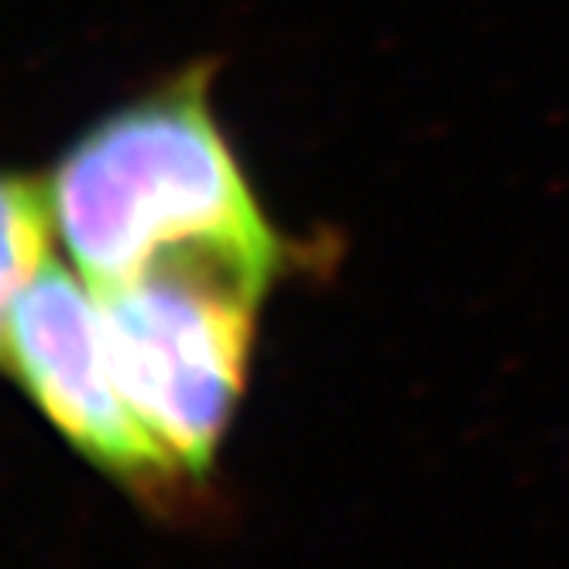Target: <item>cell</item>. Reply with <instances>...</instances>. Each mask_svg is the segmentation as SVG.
Here are the masks:
<instances>
[{
  "mask_svg": "<svg viewBox=\"0 0 569 569\" xmlns=\"http://www.w3.org/2000/svg\"><path fill=\"white\" fill-rule=\"evenodd\" d=\"M46 189L56 237L93 289L166 268L264 281L281 268L278 230L217 124L207 69L103 117Z\"/></svg>",
  "mask_w": 569,
  "mask_h": 569,
  "instance_id": "cell-1",
  "label": "cell"
},
{
  "mask_svg": "<svg viewBox=\"0 0 569 569\" xmlns=\"http://www.w3.org/2000/svg\"><path fill=\"white\" fill-rule=\"evenodd\" d=\"M268 289L220 268H166L93 289L124 398L189 480L213 467L248 388Z\"/></svg>",
  "mask_w": 569,
  "mask_h": 569,
  "instance_id": "cell-2",
  "label": "cell"
},
{
  "mask_svg": "<svg viewBox=\"0 0 569 569\" xmlns=\"http://www.w3.org/2000/svg\"><path fill=\"white\" fill-rule=\"evenodd\" d=\"M8 368L49 422L103 473L148 501L189 477L154 442L117 381L93 284L56 261L42 268L8 319Z\"/></svg>",
  "mask_w": 569,
  "mask_h": 569,
  "instance_id": "cell-3",
  "label": "cell"
},
{
  "mask_svg": "<svg viewBox=\"0 0 569 569\" xmlns=\"http://www.w3.org/2000/svg\"><path fill=\"white\" fill-rule=\"evenodd\" d=\"M52 233L49 189L0 176V353L14 302L52 261Z\"/></svg>",
  "mask_w": 569,
  "mask_h": 569,
  "instance_id": "cell-4",
  "label": "cell"
}]
</instances>
